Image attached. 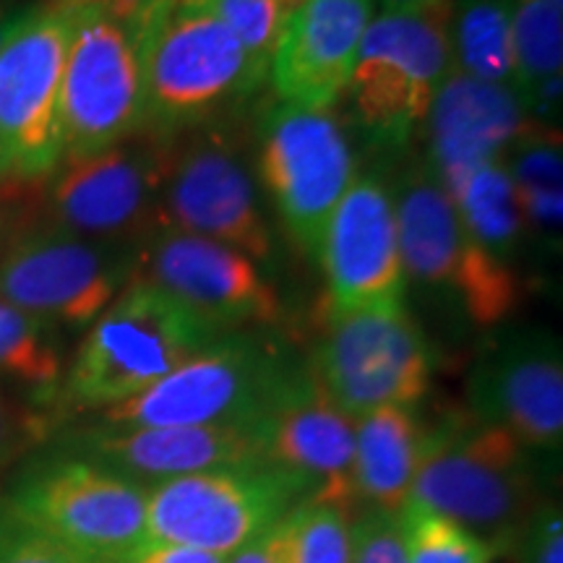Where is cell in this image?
Returning <instances> with one entry per match:
<instances>
[{"instance_id": "6da1fadb", "label": "cell", "mask_w": 563, "mask_h": 563, "mask_svg": "<svg viewBox=\"0 0 563 563\" xmlns=\"http://www.w3.org/2000/svg\"><path fill=\"white\" fill-rule=\"evenodd\" d=\"M144 74L146 129L159 136L209 125L264 79L203 0H144L131 19Z\"/></svg>"}, {"instance_id": "7a4b0ae2", "label": "cell", "mask_w": 563, "mask_h": 563, "mask_svg": "<svg viewBox=\"0 0 563 563\" xmlns=\"http://www.w3.org/2000/svg\"><path fill=\"white\" fill-rule=\"evenodd\" d=\"M224 334L152 282L133 279L89 327L60 399L70 410H108L136 397Z\"/></svg>"}, {"instance_id": "3957f363", "label": "cell", "mask_w": 563, "mask_h": 563, "mask_svg": "<svg viewBox=\"0 0 563 563\" xmlns=\"http://www.w3.org/2000/svg\"><path fill=\"white\" fill-rule=\"evenodd\" d=\"M405 277L475 329H498L519 311L525 282L464 228L452 196L418 162L391 186Z\"/></svg>"}, {"instance_id": "277c9868", "label": "cell", "mask_w": 563, "mask_h": 563, "mask_svg": "<svg viewBox=\"0 0 563 563\" xmlns=\"http://www.w3.org/2000/svg\"><path fill=\"white\" fill-rule=\"evenodd\" d=\"M452 9L454 0H428L371 19L344 97L382 150L410 144L452 74Z\"/></svg>"}, {"instance_id": "5b68a950", "label": "cell", "mask_w": 563, "mask_h": 563, "mask_svg": "<svg viewBox=\"0 0 563 563\" xmlns=\"http://www.w3.org/2000/svg\"><path fill=\"white\" fill-rule=\"evenodd\" d=\"M407 501L504 543L540 509L532 452L470 412L446 415L431 426V443Z\"/></svg>"}, {"instance_id": "8992f818", "label": "cell", "mask_w": 563, "mask_h": 563, "mask_svg": "<svg viewBox=\"0 0 563 563\" xmlns=\"http://www.w3.org/2000/svg\"><path fill=\"white\" fill-rule=\"evenodd\" d=\"M290 361L256 332H224L150 389L102 410V426L173 428L253 422L269 405Z\"/></svg>"}, {"instance_id": "52a82bcc", "label": "cell", "mask_w": 563, "mask_h": 563, "mask_svg": "<svg viewBox=\"0 0 563 563\" xmlns=\"http://www.w3.org/2000/svg\"><path fill=\"white\" fill-rule=\"evenodd\" d=\"M5 498L87 563H125L146 540L144 485L74 452L30 464Z\"/></svg>"}, {"instance_id": "ba28073f", "label": "cell", "mask_w": 563, "mask_h": 563, "mask_svg": "<svg viewBox=\"0 0 563 563\" xmlns=\"http://www.w3.org/2000/svg\"><path fill=\"white\" fill-rule=\"evenodd\" d=\"M308 368L350 418L378 407H415L428 394L433 352L405 302L357 311H323Z\"/></svg>"}, {"instance_id": "9c48e42d", "label": "cell", "mask_w": 563, "mask_h": 563, "mask_svg": "<svg viewBox=\"0 0 563 563\" xmlns=\"http://www.w3.org/2000/svg\"><path fill=\"white\" fill-rule=\"evenodd\" d=\"M60 115L63 157L110 150L146 129L136 30L108 5H70Z\"/></svg>"}, {"instance_id": "30bf717a", "label": "cell", "mask_w": 563, "mask_h": 563, "mask_svg": "<svg viewBox=\"0 0 563 563\" xmlns=\"http://www.w3.org/2000/svg\"><path fill=\"white\" fill-rule=\"evenodd\" d=\"M159 207L165 228L230 245L253 262H272L274 230L258 186L235 144L209 125L167 136Z\"/></svg>"}, {"instance_id": "8fae6325", "label": "cell", "mask_w": 563, "mask_h": 563, "mask_svg": "<svg viewBox=\"0 0 563 563\" xmlns=\"http://www.w3.org/2000/svg\"><path fill=\"white\" fill-rule=\"evenodd\" d=\"M258 175L298 249L319 258L329 220L357 175L334 112L274 104L258 129Z\"/></svg>"}, {"instance_id": "7c38bea8", "label": "cell", "mask_w": 563, "mask_h": 563, "mask_svg": "<svg viewBox=\"0 0 563 563\" xmlns=\"http://www.w3.org/2000/svg\"><path fill=\"white\" fill-rule=\"evenodd\" d=\"M68 40L70 5H32L0 51V178L45 180L63 162Z\"/></svg>"}, {"instance_id": "4fadbf2b", "label": "cell", "mask_w": 563, "mask_h": 563, "mask_svg": "<svg viewBox=\"0 0 563 563\" xmlns=\"http://www.w3.org/2000/svg\"><path fill=\"white\" fill-rule=\"evenodd\" d=\"M167 136L141 129L136 136L97 154L63 157L51 175V224L133 251L165 228L159 207L162 157Z\"/></svg>"}, {"instance_id": "5bb4252c", "label": "cell", "mask_w": 563, "mask_h": 563, "mask_svg": "<svg viewBox=\"0 0 563 563\" xmlns=\"http://www.w3.org/2000/svg\"><path fill=\"white\" fill-rule=\"evenodd\" d=\"M136 251L55 224L26 230L0 256V295L53 327H91L133 279Z\"/></svg>"}, {"instance_id": "9a60e30c", "label": "cell", "mask_w": 563, "mask_h": 563, "mask_svg": "<svg viewBox=\"0 0 563 563\" xmlns=\"http://www.w3.org/2000/svg\"><path fill=\"white\" fill-rule=\"evenodd\" d=\"M300 504L266 467L211 470L146 488V540L191 545L230 559Z\"/></svg>"}, {"instance_id": "2e32d148", "label": "cell", "mask_w": 563, "mask_h": 563, "mask_svg": "<svg viewBox=\"0 0 563 563\" xmlns=\"http://www.w3.org/2000/svg\"><path fill=\"white\" fill-rule=\"evenodd\" d=\"M262 467L287 481L300 501L350 511L355 418L321 389L308 363H295L256 418Z\"/></svg>"}, {"instance_id": "e0dca14e", "label": "cell", "mask_w": 563, "mask_h": 563, "mask_svg": "<svg viewBox=\"0 0 563 563\" xmlns=\"http://www.w3.org/2000/svg\"><path fill=\"white\" fill-rule=\"evenodd\" d=\"M133 274L165 290L220 332L274 327L285 306L274 282L245 253L162 228L136 251Z\"/></svg>"}, {"instance_id": "ac0fdd59", "label": "cell", "mask_w": 563, "mask_h": 563, "mask_svg": "<svg viewBox=\"0 0 563 563\" xmlns=\"http://www.w3.org/2000/svg\"><path fill=\"white\" fill-rule=\"evenodd\" d=\"M467 412L501 428L530 452H559L563 443L561 342L543 329L493 334L470 371Z\"/></svg>"}, {"instance_id": "d6986e66", "label": "cell", "mask_w": 563, "mask_h": 563, "mask_svg": "<svg viewBox=\"0 0 563 563\" xmlns=\"http://www.w3.org/2000/svg\"><path fill=\"white\" fill-rule=\"evenodd\" d=\"M319 262L327 277L323 311L384 308L405 302L407 277L394 191L376 173H357L336 203Z\"/></svg>"}, {"instance_id": "ffe728a7", "label": "cell", "mask_w": 563, "mask_h": 563, "mask_svg": "<svg viewBox=\"0 0 563 563\" xmlns=\"http://www.w3.org/2000/svg\"><path fill=\"white\" fill-rule=\"evenodd\" d=\"M70 452L144 485L211 470L262 467L256 420L222 426H97L70 441Z\"/></svg>"}, {"instance_id": "44dd1931", "label": "cell", "mask_w": 563, "mask_h": 563, "mask_svg": "<svg viewBox=\"0 0 563 563\" xmlns=\"http://www.w3.org/2000/svg\"><path fill=\"white\" fill-rule=\"evenodd\" d=\"M530 125L509 84L477 81L452 70L422 125L428 131L426 165L452 196L475 170L501 162Z\"/></svg>"}, {"instance_id": "7402d4cb", "label": "cell", "mask_w": 563, "mask_h": 563, "mask_svg": "<svg viewBox=\"0 0 563 563\" xmlns=\"http://www.w3.org/2000/svg\"><path fill=\"white\" fill-rule=\"evenodd\" d=\"M373 0H302L269 66L279 102L332 110L347 89Z\"/></svg>"}, {"instance_id": "603a6c76", "label": "cell", "mask_w": 563, "mask_h": 563, "mask_svg": "<svg viewBox=\"0 0 563 563\" xmlns=\"http://www.w3.org/2000/svg\"><path fill=\"white\" fill-rule=\"evenodd\" d=\"M431 443V426L415 407L389 405L355 420L352 493L365 509L397 514Z\"/></svg>"}, {"instance_id": "cb8c5ba5", "label": "cell", "mask_w": 563, "mask_h": 563, "mask_svg": "<svg viewBox=\"0 0 563 563\" xmlns=\"http://www.w3.org/2000/svg\"><path fill=\"white\" fill-rule=\"evenodd\" d=\"M504 165L517 188L527 238L545 243L548 251H559L563 211L561 131L532 123L506 152Z\"/></svg>"}, {"instance_id": "d4e9b609", "label": "cell", "mask_w": 563, "mask_h": 563, "mask_svg": "<svg viewBox=\"0 0 563 563\" xmlns=\"http://www.w3.org/2000/svg\"><path fill=\"white\" fill-rule=\"evenodd\" d=\"M63 376L58 327L0 295V386H16L30 402L51 407L60 399Z\"/></svg>"}, {"instance_id": "484cf974", "label": "cell", "mask_w": 563, "mask_h": 563, "mask_svg": "<svg viewBox=\"0 0 563 563\" xmlns=\"http://www.w3.org/2000/svg\"><path fill=\"white\" fill-rule=\"evenodd\" d=\"M464 228L498 262L517 269V258L527 245V224L517 188L504 159L475 170L452 194Z\"/></svg>"}, {"instance_id": "4316f807", "label": "cell", "mask_w": 563, "mask_h": 563, "mask_svg": "<svg viewBox=\"0 0 563 563\" xmlns=\"http://www.w3.org/2000/svg\"><path fill=\"white\" fill-rule=\"evenodd\" d=\"M514 0H454L452 70L514 84Z\"/></svg>"}, {"instance_id": "83f0119b", "label": "cell", "mask_w": 563, "mask_h": 563, "mask_svg": "<svg viewBox=\"0 0 563 563\" xmlns=\"http://www.w3.org/2000/svg\"><path fill=\"white\" fill-rule=\"evenodd\" d=\"M514 84L525 110L548 84L561 81L563 13L548 0H514Z\"/></svg>"}, {"instance_id": "f1b7e54d", "label": "cell", "mask_w": 563, "mask_h": 563, "mask_svg": "<svg viewBox=\"0 0 563 563\" xmlns=\"http://www.w3.org/2000/svg\"><path fill=\"white\" fill-rule=\"evenodd\" d=\"M397 517L410 563H490L501 553L493 540L415 501H407Z\"/></svg>"}, {"instance_id": "f546056e", "label": "cell", "mask_w": 563, "mask_h": 563, "mask_svg": "<svg viewBox=\"0 0 563 563\" xmlns=\"http://www.w3.org/2000/svg\"><path fill=\"white\" fill-rule=\"evenodd\" d=\"M235 34L253 70L266 81L274 53L302 0H203Z\"/></svg>"}, {"instance_id": "4dcf8cb0", "label": "cell", "mask_w": 563, "mask_h": 563, "mask_svg": "<svg viewBox=\"0 0 563 563\" xmlns=\"http://www.w3.org/2000/svg\"><path fill=\"white\" fill-rule=\"evenodd\" d=\"M290 563H352V522L334 504L300 501L285 514Z\"/></svg>"}, {"instance_id": "1f68e13d", "label": "cell", "mask_w": 563, "mask_h": 563, "mask_svg": "<svg viewBox=\"0 0 563 563\" xmlns=\"http://www.w3.org/2000/svg\"><path fill=\"white\" fill-rule=\"evenodd\" d=\"M0 563H87L40 527L26 522L21 514L0 496Z\"/></svg>"}, {"instance_id": "d6a6232c", "label": "cell", "mask_w": 563, "mask_h": 563, "mask_svg": "<svg viewBox=\"0 0 563 563\" xmlns=\"http://www.w3.org/2000/svg\"><path fill=\"white\" fill-rule=\"evenodd\" d=\"M352 563H410L397 514L365 509L352 522Z\"/></svg>"}, {"instance_id": "836d02e7", "label": "cell", "mask_w": 563, "mask_h": 563, "mask_svg": "<svg viewBox=\"0 0 563 563\" xmlns=\"http://www.w3.org/2000/svg\"><path fill=\"white\" fill-rule=\"evenodd\" d=\"M525 563H563V517L559 504H545L525 525Z\"/></svg>"}, {"instance_id": "e575fe53", "label": "cell", "mask_w": 563, "mask_h": 563, "mask_svg": "<svg viewBox=\"0 0 563 563\" xmlns=\"http://www.w3.org/2000/svg\"><path fill=\"white\" fill-rule=\"evenodd\" d=\"M125 563H228L224 555L199 551L191 545L162 543V540H144Z\"/></svg>"}, {"instance_id": "d590c367", "label": "cell", "mask_w": 563, "mask_h": 563, "mask_svg": "<svg viewBox=\"0 0 563 563\" xmlns=\"http://www.w3.org/2000/svg\"><path fill=\"white\" fill-rule=\"evenodd\" d=\"M228 563H290L287 559V532H285V517L277 525L269 527L241 551H235L228 559Z\"/></svg>"}, {"instance_id": "8d00e7d4", "label": "cell", "mask_w": 563, "mask_h": 563, "mask_svg": "<svg viewBox=\"0 0 563 563\" xmlns=\"http://www.w3.org/2000/svg\"><path fill=\"white\" fill-rule=\"evenodd\" d=\"M30 431V426L21 422V415L13 410V405L5 397L3 386H0V467L16 454L21 435Z\"/></svg>"}, {"instance_id": "74e56055", "label": "cell", "mask_w": 563, "mask_h": 563, "mask_svg": "<svg viewBox=\"0 0 563 563\" xmlns=\"http://www.w3.org/2000/svg\"><path fill=\"white\" fill-rule=\"evenodd\" d=\"M30 9L32 5H16L11 3V0H0V51H3L5 42L13 37V32L19 30Z\"/></svg>"}, {"instance_id": "f35d334b", "label": "cell", "mask_w": 563, "mask_h": 563, "mask_svg": "<svg viewBox=\"0 0 563 563\" xmlns=\"http://www.w3.org/2000/svg\"><path fill=\"white\" fill-rule=\"evenodd\" d=\"M53 3H63V5H108L118 13V16L133 19V13L139 11V5L144 0H53Z\"/></svg>"}, {"instance_id": "ab89813d", "label": "cell", "mask_w": 563, "mask_h": 563, "mask_svg": "<svg viewBox=\"0 0 563 563\" xmlns=\"http://www.w3.org/2000/svg\"><path fill=\"white\" fill-rule=\"evenodd\" d=\"M376 3L382 11H402V9H415V5L428 3V0H373V5Z\"/></svg>"}, {"instance_id": "60d3db41", "label": "cell", "mask_w": 563, "mask_h": 563, "mask_svg": "<svg viewBox=\"0 0 563 563\" xmlns=\"http://www.w3.org/2000/svg\"><path fill=\"white\" fill-rule=\"evenodd\" d=\"M548 3H553L555 9H563V0H548Z\"/></svg>"}]
</instances>
